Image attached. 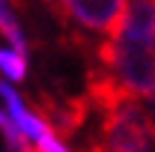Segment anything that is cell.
Segmentation results:
<instances>
[{
  "instance_id": "obj_1",
  "label": "cell",
  "mask_w": 155,
  "mask_h": 152,
  "mask_svg": "<svg viewBox=\"0 0 155 152\" xmlns=\"http://www.w3.org/2000/svg\"><path fill=\"white\" fill-rule=\"evenodd\" d=\"M98 143L90 152H155V134L137 95H116L104 107Z\"/></svg>"
},
{
  "instance_id": "obj_2",
  "label": "cell",
  "mask_w": 155,
  "mask_h": 152,
  "mask_svg": "<svg viewBox=\"0 0 155 152\" xmlns=\"http://www.w3.org/2000/svg\"><path fill=\"white\" fill-rule=\"evenodd\" d=\"M98 66L128 95L155 93V42L107 36L98 45Z\"/></svg>"
},
{
  "instance_id": "obj_3",
  "label": "cell",
  "mask_w": 155,
  "mask_h": 152,
  "mask_svg": "<svg viewBox=\"0 0 155 152\" xmlns=\"http://www.w3.org/2000/svg\"><path fill=\"white\" fill-rule=\"evenodd\" d=\"M125 12V0H63L57 18L84 33L114 36Z\"/></svg>"
},
{
  "instance_id": "obj_4",
  "label": "cell",
  "mask_w": 155,
  "mask_h": 152,
  "mask_svg": "<svg viewBox=\"0 0 155 152\" xmlns=\"http://www.w3.org/2000/svg\"><path fill=\"white\" fill-rule=\"evenodd\" d=\"M114 36L131 42H155V0H125V12Z\"/></svg>"
},
{
  "instance_id": "obj_5",
  "label": "cell",
  "mask_w": 155,
  "mask_h": 152,
  "mask_svg": "<svg viewBox=\"0 0 155 152\" xmlns=\"http://www.w3.org/2000/svg\"><path fill=\"white\" fill-rule=\"evenodd\" d=\"M42 116L48 119V125L60 134H72L78 131V125L87 116V101L84 98H51L42 95Z\"/></svg>"
},
{
  "instance_id": "obj_6",
  "label": "cell",
  "mask_w": 155,
  "mask_h": 152,
  "mask_svg": "<svg viewBox=\"0 0 155 152\" xmlns=\"http://www.w3.org/2000/svg\"><path fill=\"white\" fill-rule=\"evenodd\" d=\"M0 36L6 39L15 51L27 54V39H24V30H21V24L15 18V12H12V6H9V0H0Z\"/></svg>"
},
{
  "instance_id": "obj_7",
  "label": "cell",
  "mask_w": 155,
  "mask_h": 152,
  "mask_svg": "<svg viewBox=\"0 0 155 152\" xmlns=\"http://www.w3.org/2000/svg\"><path fill=\"white\" fill-rule=\"evenodd\" d=\"M27 54H21V51H15L12 45L9 48H0V72L9 78L12 84H18V81H24L27 78Z\"/></svg>"
},
{
  "instance_id": "obj_8",
  "label": "cell",
  "mask_w": 155,
  "mask_h": 152,
  "mask_svg": "<svg viewBox=\"0 0 155 152\" xmlns=\"http://www.w3.org/2000/svg\"><path fill=\"white\" fill-rule=\"evenodd\" d=\"M33 146H36V152H69V149H66V143H60V137L54 134V128H51L48 134H42Z\"/></svg>"
},
{
  "instance_id": "obj_9",
  "label": "cell",
  "mask_w": 155,
  "mask_h": 152,
  "mask_svg": "<svg viewBox=\"0 0 155 152\" xmlns=\"http://www.w3.org/2000/svg\"><path fill=\"white\" fill-rule=\"evenodd\" d=\"M137 98H140V104H143V111H146V119H149V125H152V134H155V93L137 95Z\"/></svg>"
},
{
  "instance_id": "obj_10",
  "label": "cell",
  "mask_w": 155,
  "mask_h": 152,
  "mask_svg": "<svg viewBox=\"0 0 155 152\" xmlns=\"http://www.w3.org/2000/svg\"><path fill=\"white\" fill-rule=\"evenodd\" d=\"M60 3H63V0H48V6H51L54 12H57V9H60Z\"/></svg>"
}]
</instances>
